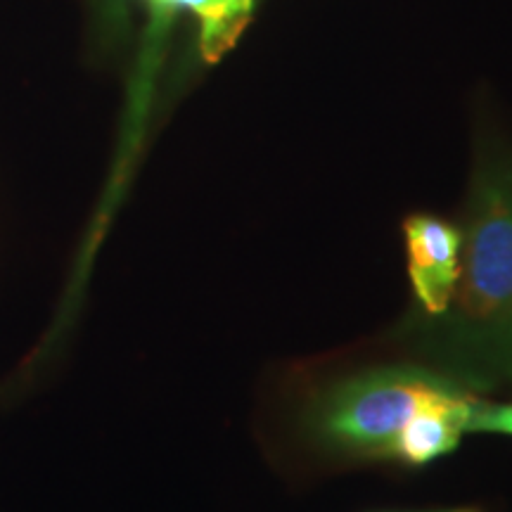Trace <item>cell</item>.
<instances>
[{"label":"cell","mask_w":512,"mask_h":512,"mask_svg":"<svg viewBox=\"0 0 512 512\" xmlns=\"http://www.w3.org/2000/svg\"><path fill=\"white\" fill-rule=\"evenodd\" d=\"M408 254V275L415 294V309L422 316L446 311L460 273L463 235L437 216H411L403 226Z\"/></svg>","instance_id":"obj_3"},{"label":"cell","mask_w":512,"mask_h":512,"mask_svg":"<svg viewBox=\"0 0 512 512\" xmlns=\"http://www.w3.org/2000/svg\"><path fill=\"white\" fill-rule=\"evenodd\" d=\"M157 8H185L195 12L202 24V53L207 60H219L233 46L240 31L252 17L254 0H152Z\"/></svg>","instance_id":"obj_4"},{"label":"cell","mask_w":512,"mask_h":512,"mask_svg":"<svg viewBox=\"0 0 512 512\" xmlns=\"http://www.w3.org/2000/svg\"><path fill=\"white\" fill-rule=\"evenodd\" d=\"M460 392L420 363L361 370L306 401L302 430L323 456L396 460L413 422Z\"/></svg>","instance_id":"obj_2"},{"label":"cell","mask_w":512,"mask_h":512,"mask_svg":"<svg viewBox=\"0 0 512 512\" xmlns=\"http://www.w3.org/2000/svg\"><path fill=\"white\" fill-rule=\"evenodd\" d=\"M389 512H482L479 508H444V510H389Z\"/></svg>","instance_id":"obj_6"},{"label":"cell","mask_w":512,"mask_h":512,"mask_svg":"<svg viewBox=\"0 0 512 512\" xmlns=\"http://www.w3.org/2000/svg\"><path fill=\"white\" fill-rule=\"evenodd\" d=\"M456 290L446 311H411L396 339L467 394L512 387V169L482 162L467 200Z\"/></svg>","instance_id":"obj_1"},{"label":"cell","mask_w":512,"mask_h":512,"mask_svg":"<svg viewBox=\"0 0 512 512\" xmlns=\"http://www.w3.org/2000/svg\"><path fill=\"white\" fill-rule=\"evenodd\" d=\"M467 432L512 434V403L510 406H494V403L477 401L472 408Z\"/></svg>","instance_id":"obj_5"}]
</instances>
